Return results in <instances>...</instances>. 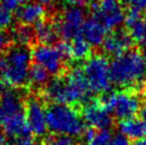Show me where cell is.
Returning <instances> with one entry per match:
<instances>
[{
	"label": "cell",
	"mask_w": 146,
	"mask_h": 145,
	"mask_svg": "<svg viewBox=\"0 0 146 145\" xmlns=\"http://www.w3.org/2000/svg\"><path fill=\"white\" fill-rule=\"evenodd\" d=\"M110 69L112 82L126 89L141 84L146 78V63L143 55L138 50H129L115 57Z\"/></svg>",
	"instance_id": "cell-1"
},
{
	"label": "cell",
	"mask_w": 146,
	"mask_h": 145,
	"mask_svg": "<svg viewBox=\"0 0 146 145\" xmlns=\"http://www.w3.org/2000/svg\"><path fill=\"white\" fill-rule=\"evenodd\" d=\"M47 127L57 136L78 137L84 132L80 114L68 105H51L46 110Z\"/></svg>",
	"instance_id": "cell-2"
},
{
	"label": "cell",
	"mask_w": 146,
	"mask_h": 145,
	"mask_svg": "<svg viewBox=\"0 0 146 145\" xmlns=\"http://www.w3.org/2000/svg\"><path fill=\"white\" fill-rule=\"evenodd\" d=\"M3 79L12 88H21L28 82L31 53L26 47L16 46L10 49L4 58Z\"/></svg>",
	"instance_id": "cell-3"
},
{
	"label": "cell",
	"mask_w": 146,
	"mask_h": 145,
	"mask_svg": "<svg viewBox=\"0 0 146 145\" xmlns=\"http://www.w3.org/2000/svg\"><path fill=\"white\" fill-rule=\"evenodd\" d=\"M83 72L92 93H106L111 89V69L107 58L102 55L90 57L85 61Z\"/></svg>",
	"instance_id": "cell-4"
},
{
	"label": "cell",
	"mask_w": 146,
	"mask_h": 145,
	"mask_svg": "<svg viewBox=\"0 0 146 145\" xmlns=\"http://www.w3.org/2000/svg\"><path fill=\"white\" fill-rule=\"evenodd\" d=\"M102 102L111 114L121 121L134 118L141 106L139 97L128 90L108 94L102 98Z\"/></svg>",
	"instance_id": "cell-5"
},
{
	"label": "cell",
	"mask_w": 146,
	"mask_h": 145,
	"mask_svg": "<svg viewBox=\"0 0 146 145\" xmlns=\"http://www.w3.org/2000/svg\"><path fill=\"white\" fill-rule=\"evenodd\" d=\"M91 9L93 17L107 30H114L124 23L125 13L121 0H95Z\"/></svg>",
	"instance_id": "cell-6"
},
{
	"label": "cell",
	"mask_w": 146,
	"mask_h": 145,
	"mask_svg": "<svg viewBox=\"0 0 146 145\" xmlns=\"http://www.w3.org/2000/svg\"><path fill=\"white\" fill-rule=\"evenodd\" d=\"M66 94H67V104L75 105L88 102L91 96V89L84 76L83 69L80 67H74L64 77Z\"/></svg>",
	"instance_id": "cell-7"
},
{
	"label": "cell",
	"mask_w": 146,
	"mask_h": 145,
	"mask_svg": "<svg viewBox=\"0 0 146 145\" xmlns=\"http://www.w3.org/2000/svg\"><path fill=\"white\" fill-rule=\"evenodd\" d=\"M31 58L35 64L53 75L61 72L65 61L59 48L51 45H36L31 51Z\"/></svg>",
	"instance_id": "cell-8"
},
{
	"label": "cell",
	"mask_w": 146,
	"mask_h": 145,
	"mask_svg": "<svg viewBox=\"0 0 146 145\" xmlns=\"http://www.w3.org/2000/svg\"><path fill=\"white\" fill-rule=\"evenodd\" d=\"M84 21V12L81 8L66 9L57 24L59 34L66 41L75 40L81 36Z\"/></svg>",
	"instance_id": "cell-9"
},
{
	"label": "cell",
	"mask_w": 146,
	"mask_h": 145,
	"mask_svg": "<svg viewBox=\"0 0 146 145\" xmlns=\"http://www.w3.org/2000/svg\"><path fill=\"white\" fill-rule=\"evenodd\" d=\"M25 112L29 131L35 137L45 136L48 127L46 118V109L43 101L37 97L29 98L26 104Z\"/></svg>",
	"instance_id": "cell-10"
},
{
	"label": "cell",
	"mask_w": 146,
	"mask_h": 145,
	"mask_svg": "<svg viewBox=\"0 0 146 145\" xmlns=\"http://www.w3.org/2000/svg\"><path fill=\"white\" fill-rule=\"evenodd\" d=\"M84 122L94 129L108 130L112 125V115L102 101H88L82 110Z\"/></svg>",
	"instance_id": "cell-11"
},
{
	"label": "cell",
	"mask_w": 146,
	"mask_h": 145,
	"mask_svg": "<svg viewBox=\"0 0 146 145\" xmlns=\"http://www.w3.org/2000/svg\"><path fill=\"white\" fill-rule=\"evenodd\" d=\"M133 45V40L129 32L125 30H115L106 36L102 43V49L109 56L118 57L129 51Z\"/></svg>",
	"instance_id": "cell-12"
},
{
	"label": "cell",
	"mask_w": 146,
	"mask_h": 145,
	"mask_svg": "<svg viewBox=\"0 0 146 145\" xmlns=\"http://www.w3.org/2000/svg\"><path fill=\"white\" fill-rule=\"evenodd\" d=\"M26 104L21 93L16 90H9L0 99V125L9 117L25 112Z\"/></svg>",
	"instance_id": "cell-13"
},
{
	"label": "cell",
	"mask_w": 146,
	"mask_h": 145,
	"mask_svg": "<svg viewBox=\"0 0 146 145\" xmlns=\"http://www.w3.org/2000/svg\"><path fill=\"white\" fill-rule=\"evenodd\" d=\"M45 7L38 2H27L16 11V17L23 25H36L44 19Z\"/></svg>",
	"instance_id": "cell-14"
},
{
	"label": "cell",
	"mask_w": 146,
	"mask_h": 145,
	"mask_svg": "<svg viewBox=\"0 0 146 145\" xmlns=\"http://www.w3.org/2000/svg\"><path fill=\"white\" fill-rule=\"evenodd\" d=\"M107 29L94 17L84 21L81 36L91 46H100L105 41Z\"/></svg>",
	"instance_id": "cell-15"
},
{
	"label": "cell",
	"mask_w": 146,
	"mask_h": 145,
	"mask_svg": "<svg viewBox=\"0 0 146 145\" xmlns=\"http://www.w3.org/2000/svg\"><path fill=\"white\" fill-rule=\"evenodd\" d=\"M0 126L2 127L4 134L11 138L18 139L24 136H28L30 132L28 129V125H27L26 112L17 114L15 116L9 117L7 120H4Z\"/></svg>",
	"instance_id": "cell-16"
},
{
	"label": "cell",
	"mask_w": 146,
	"mask_h": 145,
	"mask_svg": "<svg viewBox=\"0 0 146 145\" xmlns=\"http://www.w3.org/2000/svg\"><path fill=\"white\" fill-rule=\"evenodd\" d=\"M34 35L35 40L41 45H51L52 43L57 42L59 36L57 25L49 20H42L35 25Z\"/></svg>",
	"instance_id": "cell-17"
},
{
	"label": "cell",
	"mask_w": 146,
	"mask_h": 145,
	"mask_svg": "<svg viewBox=\"0 0 146 145\" xmlns=\"http://www.w3.org/2000/svg\"><path fill=\"white\" fill-rule=\"evenodd\" d=\"M118 129L123 136H125L127 139H131L134 141L145 138L146 134L145 125L143 124L141 120H137V118L122 121L118 125Z\"/></svg>",
	"instance_id": "cell-18"
},
{
	"label": "cell",
	"mask_w": 146,
	"mask_h": 145,
	"mask_svg": "<svg viewBox=\"0 0 146 145\" xmlns=\"http://www.w3.org/2000/svg\"><path fill=\"white\" fill-rule=\"evenodd\" d=\"M143 21H144V18H142L141 13L133 12V11H129L127 13L124 19V23L129 31L130 36L132 37V40L138 43H140L142 39Z\"/></svg>",
	"instance_id": "cell-19"
},
{
	"label": "cell",
	"mask_w": 146,
	"mask_h": 145,
	"mask_svg": "<svg viewBox=\"0 0 146 145\" xmlns=\"http://www.w3.org/2000/svg\"><path fill=\"white\" fill-rule=\"evenodd\" d=\"M10 39L15 42L17 46L26 47L28 45H31L33 41L35 40L34 35V29L27 25H17L12 30V33L10 35Z\"/></svg>",
	"instance_id": "cell-20"
},
{
	"label": "cell",
	"mask_w": 146,
	"mask_h": 145,
	"mask_svg": "<svg viewBox=\"0 0 146 145\" xmlns=\"http://www.w3.org/2000/svg\"><path fill=\"white\" fill-rule=\"evenodd\" d=\"M70 47V59L74 60H88L91 56V45L82 37L79 36L72 41Z\"/></svg>",
	"instance_id": "cell-21"
},
{
	"label": "cell",
	"mask_w": 146,
	"mask_h": 145,
	"mask_svg": "<svg viewBox=\"0 0 146 145\" xmlns=\"http://www.w3.org/2000/svg\"><path fill=\"white\" fill-rule=\"evenodd\" d=\"M28 82L34 88L46 86L49 82V72L40 65H31L29 69Z\"/></svg>",
	"instance_id": "cell-22"
},
{
	"label": "cell",
	"mask_w": 146,
	"mask_h": 145,
	"mask_svg": "<svg viewBox=\"0 0 146 145\" xmlns=\"http://www.w3.org/2000/svg\"><path fill=\"white\" fill-rule=\"evenodd\" d=\"M84 133L88 145H112L113 136L109 130H88Z\"/></svg>",
	"instance_id": "cell-23"
},
{
	"label": "cell",
	"mask_w": 146,
	"mask_h": 145,
	"mask_svg": "<svg viewBox=\"0 0 146 145\" xmlns=\"http://www.w3.org/2000/svg\"><path fill=\"white\" fill-rule=\"evenodd\" d=\"M122 1L129 9V11L138 12L141 14L143 12H146V0H122Z\"/></svg>",
	"instance_id": "cell-24"
},
{
	"label": "cell",
	"mask_w": 146,
	"mask_h": 145,
	"mask_svg": "<svg viewBox=\"0 0 146 145\" xmlns=\"http://www.w3.org/2000/svg\"><path fill=\"white\" fill-rule=\"evenodd\" d=\"M13 20V16L11 14V11L5 9L3 5L0 4V30L2 31L3 29L8 28L11 25Z\"/></svg>",
	"instance_id": "cell-25"
},
{
	"label": "cell",
	"mask_w": 146,
	"mask_h": 145,
	"mask_svg": "<svg viewBox=\"0 0 146 145\" xmlns=\"http://www.w3.org/2000/svg\"><path fill=\"white\" fill-rule=\"evenodd\" d=\"M46 145H75L73 138L67 136H54L52 138H49Z\"/></svg>",
	"instance_id": "cell-26"
},
{
	"label": "cell",
	"mask_w": 146,
	"mask_h": 145,
	"mask_svg": "<svg viewBox=\"0 0 146 145\" xmlns=\"http://www.w3.org/2000/svg\"><path fill=\"white\" fill-rule=\"evenodd\" d=\"M29 0H0L1 5H3L5 9H8L9 11L12 10H18L21 5H24L28 2Z\"/></svg>",
	"instance_id": "cell-27"
},
{
	"label": "cell",
	"mask_w": 146,
	"mask_h": 145,
	"mask_svg": "<svg viewBox=\"0 0 146 145\" xmlns=\"http://www.w3.org/2000/svg\"><path fill=\"white\" fill-rule=\"evenodd\" d=\"M10 35H8L5 32L0 30V55L3 53L4 50H7L10 44Z\"/></svg>",
	"instance_id": "cell-28"
},
{
	"label": "cell",
	"mask_w": 146,
	"mask_h": 145,
	"mask_svg": "<svg viewBox=\"0 0 146 145\" xmlns=\"http://www.w3.org/2000/svg\"><path fill=\"white\" fill-rule=\"evenodd\" d=\"M112 145H130V143L125 136H123L122 133H117L113 136Z\"/></svg>",
	"instance_id": "cell-29"
},
{
	"label": "cell",
	"mask_w": 146,
	"mask_h": 145,
	"mask_svg": "<svg viewBox=\"0 0 146 145\" xmlns=\"http://www.w3.org/2000/svg\"><path fill=\"white\" fill-rule=\"evenodd\" d=\"M65 2L68 4L69 8H80L85 3V0H65Z\"/></svg>",
	"instance_id": "cell-30"
},
{
	"label": "cell",
	"mask_w": 146,
	"mask_h": 145,
	"mask_svg": "<svg viewBox=\"0 0 146 145\" xmlns=\"http://www.w3.org/2000/svg\"><path fill=\"white\" fill-rule=\"evenodd\" d=\"M140 43L145 45L146 47V17L144 18V21H143V33H142V39H141Z\"/></svg>",
	"instance_id": "cell-31"
},
{
	"label": "cell",
	"mask_w": 146,
	"mask_h": 145,
	"mask_svg": "<svg viewBox=\"0 0 146 145\" xmlns=\"http://www.w3.org/2000/svg\"><path fill=\"white\" fill-rule=\"evenodd\" d=\"M37 1H38V3H41L43 7H50V5L54 4V2H56L57 0H37Z\"/></svg>",
	"instance_id": "cell-32"
},
{
	"label": "cell",
	"mask_w": 146,
	"mask_h": 145,
	"mask_svg": "<svg viewBox=\"0 0 146 145\" xmlns=\"http://www.w3.org/2000/svg\"><path fill=\"white\" fill-rule=\"evenodd\" d=\"M7 92V90H5V84H4V82L2 80H0V99L3 97L4 93Z\"/></svg>",
	"instance_id": "cell-33"
},
{
	"label": "cell",
	"mask_w": 146,
	"mask_h": 145,
	"mask_svg": "<svg viewBox=\"0 0 146 145\" xmlns=\"http://www.w3.org/2000/svg\"><path fill=\"white\" fill-rule=\"evenodd\" d=\"M5 69V60L3 58H0V75H2Z\"/></svg>",
	"instance_id": "cell-34"
},
{
	"label": "cell",
	"mask_w": 146,
	"mask_h": 145,
	"mask_svg": "<svg viewBox=\"0 0 146 145\" xmlns=\"http://www.w3.org/2000/svg\"><path fill=\"white\" fill-rule=\"evenodd\" d=\"M131 145H146V138H142V139L135 140Z\"/></svg>",
	"instance_id": "cell-35"
},
{
	"label": "cell",
	"mask_w": 146,
	"mask_h": 145,
	"mask_svg": "<svg viewBox=\"0 0 146 145\" xmlns=\"http://www.w3.org/2000/svg\"><path fill=\"white\" fill-rule=\"evenodd\" d=\"M141 96H142L143 102L146 105V82L143 84V86H142V94H141Z\"/></svg>",
	"instance_id": "cell-36"
},
{
	"label": "cell",
	"mask_w": 146,
	"mask_h": 145,
	"mask_svg": "<svg viewBox=\"0 0 146 145\" xmlns=\"http://www.w3.org/2000/svg\"><path fill=\"white\" fill-rule=\"evenodd\" d=\"M141 121L143 122V124L145 125V127H146V108L145 109H143L142 111H141Z\"/></svg>",
	"instance_id": "cell-37"
},
{
	"label": "cell",
	"mask_w": 146,
	"mask_h": 145,
	"mask_svg": "<svg viewBox=\"0 0 146 145\" xmlns=\"http://www.w3.org/2000/svg\"><path fill=\"white\" fill-rule=\"evenodd\" d=\"M3 140H4V137H3V133L0 131V145L3 143Z\"/></svg>",
	"instance_id": "cell-38"
},
{
	"label": "cell",
	"mask_w": 146,
	"mask_h": 145,
	"mask_svg": "<svg viewBox=\"0 0 146 145\" xmlns=\"http://www.w3.org/2000/svg\"><path fill=\"white\" fill-rule=\"evenodd\" d=\"M143 58H144V61H145V63H146V47L144 48V50H143Z\"/></svg>",
	"instance_id": "cell-39"
},
{
	"label": "cell",
	"mask_w": 146,
	"mask_h": 145,
	"mask_svg": "<svg viewBox=\"0 0 146 145\" xmlns=\"http://www.w3.org/2000/svg\"><path fill=\"white\" fill-rule=\"evenodd\" d=\"M1 145H13V144H10V143H2Z\"/></svg>",
	"instance_id": "cell-40"
}]
</instances>
